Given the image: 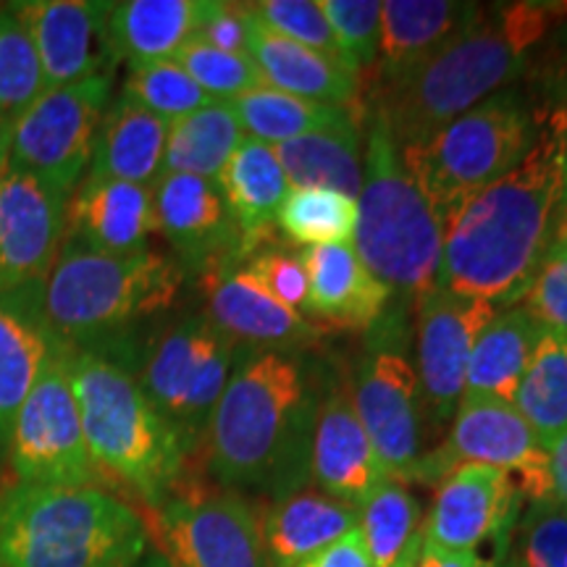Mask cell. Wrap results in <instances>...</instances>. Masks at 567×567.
Masks as SVG:
<instances>
[{"label": "cell", "instance_id": "6da1fadb", "mask_svg": "<svg viewBox=\"0 0 567 567\" xmlns=\"http://www.w3.org/2000/svg\"><path fill=\"white\" fill-rule=\"evenodd\" d=\"M567 200V109L547 105L530 151L515 168L446 218L436 287L517 305L557 239Z\"/></svg>", "mask_w": 567, "mask_h": 567}, {"label": "cell", "instance_id": "7a4b0ae2", "mask_svg": "<svg viewBox=\"0 0 567 567\" xmlns=\"http://www.w3.org/2000/svg\"><path fill=\"white\" fill-rule=\"evenodd\" d=\"M323 373L300 350H245L213 408L203 444L224 488L281 499L310 484Z\"/></svg>", "mask_w": 567, "mask_h": 567}, {"label": "cell", "instance_id": "3957f363", "mask_svg": "<svg viewBox=\"0 0 567 567\" xmlns=\"http://www.w3.org/2000/svg\"><path fill=\"white\" fill-rule=\"evenodd\" d=\"M559 17L551 3L494 6L421 69L373 87L371 116L386 124L396 147L429 137L509 87Z\"/></svg>", "mask_w": 567, "mask_h": 567}, {"label": "cell", "instance_id": "277c9868", "mask_svg": "<svg viewBox=\"0 0 567 567\" xmlns=\"http://www.w3.org/2000/svg\"><path fill=\"white\" fill-rule=\"evenodd\" d=\"M182 287L179 260L151 247L97 252L63 243L38 295L48 326L69 350L109 354L134 326L172 308Z\"/></svg>", "mask_w": 567, "mask_h": 567}, {"label": "cell", "instance_id": "5b68a950", "mask_svg": "<svg viewBox=\"0 0 567 567\" xmlns=\"http://www.w3.org/2000/svg\"><path fill=\"white\" fill-rule=\"evenodd\" d=\"M151 530L97 486L17 484L0 494V567H134Z\"/></svg>", "mask_w": 567, "mask_h": 567}, {"label": "cell", "instance_id": "8992f818", "mask_svg": "<svg viewBox=\"0 0 567 567\" xmlns=\"http://www.w3.org/2000/svg\"><path fill=\"white\" fill-rule=\"evenodd\" d=\"M66 371L92 463L158 507L182 484L189 452L179 434L122 360L95 350H69Z\"/></svg>", "mask_w": 567, "mask_h": 567}, {"label": "cell", "instance_id": "52a82bcc", "mask_svg": "<svg viewBox=\"0 0 567 567\" xmlns=\"http://www.w3.org/2000/svg\"><path fill=\"white\" fill-rule=\"evenodd\" d=\"M363 187L352 247L392 295L415 297L436 284L444 221L402 163L381 118H368Z\"/></svg>", "mask_w": 567, "mask_h": 567}, {"label": "cell", "instance_id": "ba28073f", "mask_svg": "<svg viewBox=\"0 0 567 567\" xmlns=\"http://www.w3.org/2000/svg\"><path fill=\"white\" fill-rule=\"evenodd\" d=\"M544 111L547 105H534L509 84L429 137L400 147L402 163L446 224L460 205L523 161Z\"/></svg>", "mask_w": 567, "mask_h": 567}, {"label": "cell", "instance_id": "9c48e42d", "mask_svg": "<svg viewBox=\"0 0 567 567\" xmlns=\"http://www.w3.org/2000/svg\"><path fill=\"white\" fill-rule=\"evenodd\" d=\"M405 308L389 305L365 334L350 394L354 413L371 436L375 455L396 484H413L423 460V392L410 352Z\"/></svg>", "mask_w": 567, "mask_h": 567}, {"label": "cell", "instance_id": "30bf717a", "mask_svg": "<svg viewBox=\"0 0 567 567\" xmlns=\"http://www.w3.org/2000/svg\"><path fill=\"white\" fill-rule=\"evenodd\" d=\"M237 358L239 347L208 316L197 313L155 331L137 368H132L142 392L179 434L187 452L203 444Z\"/></svg>", "mask_w": 567, "mask_h": 567}, {"label": "cell", "instance_id": "8fae6325", "mask_svg": "<svg viewBox=\"0 0 567 567\" xmlns=\"http://www.w3.org/2000/svg\"><path fill=\"white\" fill-rule=\"evenodd\" d=\"M113 76L45 90L13 118L9 166L71 195L90 172L97 132L109 111Z\"/></svg>", "mask_w": 567, "mask_h": 567}, {"label": "cell", "instance_id": "7c38bea8", "mask_svg": "<svg viewBox=\"0 0 567 567\" xmlns=\"http://www.w3.org/2000/svg\"><path fill=\"white\" fill-rule=\"evenodd\" d=\"M147 530L174 567H271L258 513L231 488L179 484L153 507Z\"/></svg>", "mask_w": 567, "mask_h": 567}, {"label": "cell", "instance_id": "4fadbf2b", "mask_svg": "<svg viewBox=\"0 0 567 567\" xmlns=\"http://www.w3.org/2000/svg\"><path fill=\"white\" fill-rule=\"evenodd\" d=\"M450 423V436L442 446L425 452L413 484L439 486L452 467L484 463L505 471L530 502L555 499L549 450H544L515 405L463 396Z\"/></svg>", "mask_w": 567, "mask_h": 567}, {"label": "cell", "instance_id": "5bb4252c", "mask_svg": "<svg viewBox=\"0 0 567 567\" xmlns=\"http://www.w3.org/2000/svg\"><path fill=\"white\" fill-rule=\"evenodd\" d=\"M66 360L69 350L42 373L13 417L6 452L19 484L92 486L95 481Z\"/></svg>", "mask_w": 567, "mask_h": 567}, {"label": "cell", "instance_id": "9a60e30c", "mask_svg": "<svg viewBox=\"0 0 567 567\" xmlns=\"http://www.w3.org/2000/svg\"><path fill=\"white\" fill-rule=\"evenodd\" d=\"M496 310L492 302L452 295L436 284L415 295V371L423 405L436 423L455 417L473 344Z\"/></svg>", "mask_w": 567, "mask_h": 567}, {"label": "cell", "instance_id": "2e32d148", "mask_svg": "<svg viewBox=\"0 0 567 567\" xmlns=\"http://www.w3.org/2000/svg\"><path fill=\"white\" fill-rule=\"evenodd\" d=\"M69 195L6 163L0 172V295L45 279L66 243Z\"/></svg>", "mask_w": 567, "mask_h": 567}, {"label": "cell", "instance_id": "e0dca14e", "mask_svg": "<svg viewBox=\"0 0 567 567\" xmlns=\"http://www.w3.org/2000/svg\"><path fill=\"white\" fill-rule=\"evenodd\" d=\"M9 6L30 34L42 76H45V90L111 74L113 61H116L109 34L113 3L24 0V3Z\"/></svg>", "mask_w": 567, "mask_h": 567}, {"label": "cell", "instance_id": "ac0fdd59", "mask_svg": "<svg viewBox=\"0 0 567 567\" xmlns=\"http://www.w3.org/2000/svg\"><path fill=\"white\" fill-rule=\"evenodd\" d=\"M520 488L499 467L463 463L436 486L423 520V544L444 551H476L484 542H502L513 530Z\"/></svg>", "mask_w": 567, "mask_h": 567}, {"label": "cell", "instance_id": "d6986e66", "mask_svg": "<svg viewBox=\"0 0 567 567\" xmlns=\"http://www.w3.org/2000/svg\"><path fill=\"white\" fill-rule=\"evenodd\" d=\"M386 478V467L381 465L371 436L354 413L350 375L331 373L323 379L313 423L310 484L331 499L358 509Z\"/></svg>", "mask_w": 567, "mask_h": 567}, {"label": "cell", "instance_id": "ffe728a7", "mask_svg": "<svg viewBox=\"0 0 567 567\" xmlns=\"http://www.w3.org/2000/svg\"><path fill=\"white\" fill-rule=\"evenodd\" d=\"M155 224L179 255L182 268L205 274L243 252V234L216 182L163 174L153 187Z\"/></svg>", "mask_w": 567, "mask_h": 567}, {"label": "cell", "instance_id": "44dd1931", "mask_svg": "<svg viewBox=\"0 0 567 567\" xmlns=\"http://www.w3.org/2000/svg\"><path fill=\"white\" fill-rule=\"evenodd\" d=\"M203 276L205 316L245 350H300L318 339V326L279 300L245 271L237 258L208 268Z\"/></svg>", "mask_w": 567, "mask_h": 567}, {"label": "cell", "instance_id": "7402d4cb", "mask_svg": "<svg viewBox=\"0 0 567 567\" xmlns=\"http://www.w3.org/2000/svg\"><path fill=\"white\" fill-rule=\"evenodd\" d=\"M486 6L455 0H386L381 3L379 59L373 87L396 82L444 51L484 17Z\"/></svg>", "mask_w": 567, "mask_h": 567}, {"label": "cell", "instance_id": "603a6c76", "mask_svg": "<svg viewBox=\"0 0 567 567\" xmlns=\"http://www.w3.org/2000/svg\"><path fill=\"white\" fill-rule=\"evenodd\" d=\"M69 347L53 334L40 310L38 284L0 295V446L34 384Z\"/></svg>", "mask_w": 567, "mask_h": 567}, {"label": "cell", "instance_id": "cb8c5ba5", "mask_svg": "<svg viewBox=\"0 0 567 567\" xmlns=\"http://www.w3.org/2000/svg\"><path fill=\"white\" fill-rule=\"evenodd\" d=\"M155 224L153 187L84 176L66 203V243L97 252H134L147 247Z\"/></svg>", "mask_w": 567, "mask_h": 567}, {"label": "cell", "instance_id": "d4e9b609", "mask_svg": "<svg viewBox=\"0 0 567 567\" xmlns=\"http://www.w3.org/2000/svg\"><path fill=\"white\" fill-rule=\"evenodd\" d=\"M300 258L308 271V318L368 331L392 305L394 295L368 271L352 245L305 247Z\"/></svg>", "mask_w": 567, "mask_h": 567}, {"label": "cell", "instance_id": "484cf974", "mask_svg": "<svg viewBox=\"0 0 567 567\" xmlns=\"http://www.w3.org/2000/svg\"><path fill=\"white\" fill-rule=\"evenodd\" d=\"M247 55L258 66L264 84L305 97V101L350 109L360 92V74L347 66L339 55L279 38L260 27L252 17L250 34H247Z\"/></svg>", "mask_w": 567, "mask_h": 567}, {"label": "cell", "instance_id": "4316f807", "mask_svg": "<svg viewBox=\"0 0 567 567\" xmlns=\"http://www.w3.org/2000/svg\"><path fill=\"white\" fill-rule=\"evenodd\" d=\"M352 530H358V509L318 488L281 496L260 517V536L271 567H297Z\"/></svg>", "mask_w": 567, "mask_h": 567}, {"label": "cell", "instance_id": "83f0119b", "mask_svg": "<svg viewBox=\"0 0 567 567\" xmlns=\"http://www.w3.org/2000/svg\"><path fill=\"white\" fill-rule=\"evenodd\" d=\"M216 184L243 234V252L266 245L274 237L281 203L292 189L274 147L247 137L226 161Z\"/></svg>", "mask_w": 567, "mask_h": 567}, {"label": "cell", "instance_id": "f1b7e54d", "mask_svg": "<svg viewBox=\"0 0 567 567\" xmlns=\"http://www.w3.org/2000/svg\"><path fill=\"white\" fill-rule=\"evenodd\" d=\"M208 0H124L111 6L109 34L116 61L130 66L174 61L197 38Z\"/></svg>", "mask_w": 567, "mask_h": 567}, {"label": "cell", "instance_id": "f546056e", "mask_svg": "<svg viewBox=\"0 0 567 567\" xmlns=\"http://www.w3.org/2000/svg\"><path fill=\"white\" fill-rule=\"evenodd\" d=\"M363 140L358 116H352L342 124L274 145V153L292 189H331L358 200L365 168Z\"/></svg>", "mask_w": 567, "mask_h": 567}, {"label": "cell", "instance_id": "4dcf8cb0", "mask_svg": "<svg viewBox=\"0 0 567 567\" xmlns=\"http://www.w3.org/2000/svg\"><path fill=\"white\" fill-rule=\"evenodd\" d=\"M168 122L118 97L105 111L87 176L155 187L163 176Z\"/></svg>", "mask_w": 567, "mask_h": 567}, {"label": "cell", "instance_id": "1f68e13d", "mask_svg": "<svg viewBox=\"0 0 567 567\" xmlns=\"http://www.w3.org/2000/svg\"><path fill=\"white\" fill-rule=\"evenodd\" d=\"M542 326L520 305L496 310L492 323L473 344L465 375V394L471 400H499L513 405L517 384L536 350Z\"/></svg>", "mask_w": 567, "mask_h": 567}, {"label": "cell", "instance_id": "d6a6232c", "mask_svg": "<svg viewBox=\"0 0 567 567\" xmlns=\"http://www.w3.org/2000/svg\"><path fill=\"white\" fill-rule=\"evenodd\" d=\"M245 140L231 103L213 101L168 124L163 174H189L216 182Z\"/></svg>", "mask_w": 567, "mask_h": 567}, {"label": "cell", "instance_id": "836d02e7", "mask_svg": "<svg viewBox=\"0 0 567 567\" xmlns=\"http://www.w3.org/2000/svg\"><path fill=\"white\" fill-rule=\"evenodd\" d=\"M423 509L405 484L386 478L358 507V530L373 567H415L423 547Z\"/></svg>", "mask_w": 567, "mask_h": 567}, {"label": "cell", "instance_id": "e575fe53", "mask_svg": "<svg viewBox=\"0 0 567 567\" xmlns=\"http://www.w3.org/2000/svg\"><path fill=\"white\" fill-rule=\"evenodd\" d=\"M513 405L544 450L567 434V337L542 331Z\"/></svg>", "mask_w": 567, "mask_h": 567}, {"label": "cell", "instance_id": "d590c367", "mask_svg": "<svg viewBox=\"0 0 567 567\" xmlns=\"http://www.w3.org/2000/svg\"><path fill=\"white\" fill-rule=\"evenodd\" d=\"M231 109L243 124L245 137L266 142V145H281V142L305 137L326 126L342 124L354 113L342 105H326L305 97L289 95L268 84H260L245 95L234 97Z\"/></svg>", "mask_w": 567, "mask_h": 567}, {"label": "cell", "instance_id": "8d00e7d4", "mask_svg": "<svg viewBox=\"0 0 567 567\" xmlns=\"http://www.w3.org/2000/svg\"><path fill=\"white\" fill-rule=\"evenodd\" d=\"M276 226L302 247L352 245L358 226V200L331 189H289Z\"/></svg>", "mask_w": 567, "mask_h": 567}, {"label": "cell", "instance_id": "74e56055", "mask_svg": "<svg viewBox=\"0 0 567 567\" xmlns=\"http://www.w3.org/2000/svg\"><path fill=\"white\" fill-rule=\"evenodd\" d=\"M122 97L168 124L213 103L176 61L130 66Z\"/></svg>", "mask_w": 567, "mask_h": 567}, {"label": "cell", "instance_id": "f35d334b", "mask_svg": "<svg viewBox=\"0 0 567 567\" xmlns=\"http://www.w3.org/2000/svg\"><path fill=\"white\" fill-rule=\"evenodd\" d=\"M45 92L34 45L11 6H0V116L17 118Z\"/></svg>", "mask_w": 567, "mask_h": 567}, {"label": "cell", "instance_id": "ab89813d", "mask_svg": "<svg viewBox=\"0 0 567 567\" xmlns=\"http://www.w3.org/2000/svg\"><path fill=\"white\" fill-rule=\"evenodd\" d=\"M174 61L193 76V82L200 87L210 101H234L264 84L258 66L250 55H237L218 51L200 38H193Z\"/></svg>", "mask_w": 567, "mask_h": 567}, {"label": "cell", "instance_id": "60d3db41", "mask_svg": "<svg viewBox=\"0 0 567 567\" xmlns=\"http://www.w3.org/2000/svg\"><path fill=\"white\" fill-rule=\"evenodd\" d=\"M344 63L365 74L379 59L381 3L379 0H321Z\"/></svg>", "mask_w": 567, "mask_h": 567}, {"label": "cell", "instance_id": "b9f144b4", "mask_svg": "<svg viewBox=\"0 0 567 567\" xmlns=\"http://www.w3.org/2000/svg\"><path fill=\"white\" fill-rule=\"evenodd\" d=\"M245 9L260 27L279 34V38L339 55L334 32H331L329 19L321 9V0H258V3H245Z\"/></svg>", "mask_w": 567, "mask_h": 567}, {"label": "cell", "instance_id": "7bdbcfd3", "mask_svg": "<svg viewBox=\"0 0 567 567\" xmlns=\"http://www.w3.org/2000/svg\"><path fill=\"white\" fill-rule=\"evenodd\" d=\"M515 567H567V507L557 499L530 502L520 517Z\"/></svg>", "mask_w": 567, "mask_h": 567}, {"label": "cell", "instance_id": "ee69618b", "mask_svg": "<svg viewBox=\"0 0 567 567\" xmlns=\"http://www.w3.org/2000/svg\"><path fill=\"white\" fill-rule=\"evenodd\" d=\"M237 260L274 300H279L284 308L297 310V313L305 316V305H308V271H305L300 252L281 250V247L266 243L239 252Z\"/></svg>", "mask_w": 567, "mask_h": 567}, {"label": "cell", "instance_id": "f6af8a7d", "mask_svg": "<svg viewBox=\"0 0 567 567\" xmlns=\"http://www.w3.org/2000/svg\"><path fill=\"white\" fill-rule=\"evenodd\" d=\"M544 331L567 337V237H557L517 302Z\"/></svg>", "mask_w": 567, "mask_h": 567}, {"label": "cell", "instance_id": "bcb514c9", "mask_svg": "<svg viewBox=\"0 0 567 567\" xmlns=\"http://www.w3.org/2000/svg\"><path fill=\"white\" fill-rule=\"evenodd\" d=\"M247 34H250V17H247L243 3H213L208 0V11H205L197 38L218 48V51L247 55Z\"/></svg>", "mask_w": 567, "mask_h": 567}, {"label": "cell", "instance_id": "7dc6e473", "mask_svg": "<svg viewBox=\"0 0 567 567\" xmlns=\"http://www.w3.org/2000/svg\"><path fill=\"white\" fill-rule=\"evenodd\" d=\"M297 567H373V563L368 557L360 530H352V534L339 538L337 544L308 557Z\"/></svg>", "mask_w": 567, "mask_h": 567}, {"label": "cell", "instance_id": "c3c4849f", "mask_svg": "<svg viewBox=\"0 0 567 567\" xmlns=\"http://www.w3.org/2000/svg\"><path fill=\"white\" fill-rule=\"evenodd\" d=\"M415 567H486V563L476 551H444L423 544Z\"/></svg>", "mask_w": 567, "mask_h": 567}, {"label": "cell", "instance_id": "681fc988", "mask_svg": "<svg viewBox=\"0 0 567 567\" xmlns=\"http://www.w3.org/2000/svg\"><path fill=\"white\" fill-rule=\"evenodd\" d=\"M549 471L555 499L567 507V434L549 450Z\"/></svg>", "mask_w": 567, "mask_h": 567}, {"label": "cell", "instance_id": "f907efd6", "mask_svg": "<svg viewBox=\"0 0 567 567\" xmlns=\"http://www.w3.org/2000/svg\"><path fill=\"white\" fill-rule=\"evenodd\" d=\"M11 130H13V122L11 118H3L0 116V172H3V166L9 163V151H11Z\"/></svg>", "mask_w": 567, "mask_h": 567}, {"label": "cell", "instance_id": "816d5d0a", "mask_svg": "<svg viewBox=\"0 0 567 567\" xmlns=\"http://www.w3.org/2000/svg\"><path fill=\"white\" fill-rule=\"evenodd\" d=\"M134 567H174L172 563H168V559L166 557H163L161 555V551L158 549H151V551H147V555L145 557H142L140 559V563L137 565H134Z\"/></svg>", "mask_w": 567, "mask_h": 567}, {"label": "cell", "instance_id": "f5cc1de1", "mask_svg": "<svg viewBox=\"0 0 567 567\" xmlns=\"http://www.w3.org/2000/svg\"><path fill=\"white\" fill-rule=\"evenodd\" d=\"M486 567H515V565H507V563H502V559H494V563H486Z\"/></svg>", "mask_w": 567, "mask_h": 567}, {"label": "cell", "instance_id": "db71d44e", "mask_svg": "<svg viewBox=\"0 0 567 567\" xmlns=\"http://www.w3.org/2000/svg\"><path fill=\"white\" fill-rule=\"evenodd\" d=\"M563 226H567V200H565V208H563V221H559V229H563Z\"/></svg>", "mask_w": 567, "mask_h": 567}, {"label": "cell", "instance_id": "11a10c76", "mask_svg": "<svg viewBox=\"0 0 567 567\" xmlns=\"http://www.w3.org/2000/svg\"><path fill=\"white\" fill-rule=\"evenodd\" d=\"M557 237H567V226H563V229L557 231Z\"/></svg>", "mask_w": 567, "mask_h": 567}]
</instances>
